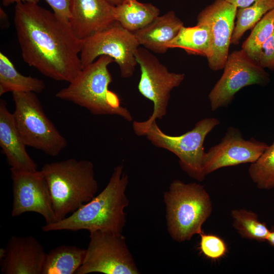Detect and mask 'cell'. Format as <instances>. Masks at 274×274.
<instances>
[{"instance_id":"6da1fadb","label":"cell","mask_w":274,"mask_h":274,"mask_svg":"<svg viewBox=\"0 0 274 274\" xmlns=\"http://www.w3.org/2000/svg\"><path fill=\"white\" fill-rule=\"evenodd\" d=\"M14 24L24 61L56 81H73L83 69L80 54L83 40L69 22L33 3L20 2Z\"/></svg>"},{"instance_id":"7a4b0ae2","label":"cell","mask_w":274,"mask_h":274,"mask_svg":"<svg viewBox=\"0 0 274 274\" xmlns=\"http://www.w3.org/2000/svg\"><path fill=\"white\" fill-rule=\"evenodd\" d=\"M128 184L123 166H117L99 194L64 219L46 224L42 230H87L89 232L100 230L122 233L126 223L124 209L129 204L125 194Z\"/></svg>"},{"instance_id":"3957f363","label":"cell","mask_w":274,"mask_h":274,"mask_svg":"<svg viewBox=\"0 0 274 274\" xmlns=\"http://www.w3.org/2000/svg\"><path fill=\"white\" fill-rule=\"evenodd\" d=\"M41 171L49 187L56 222L91 200L97 191L90 161L70 158L46 163Z\"/></svg>"},{"instance_id":"277c9868","label":"cell","mask_w":274,"mask_h":274,"mask_svg":"<svg viewBox=\"0 0 274 274\" xmlns=\"http://www.w3.org/2000/svg\"><path fill=\"white\" fill-rule=\"evenodd\" d=\"M113 62L109 56H99L83 68L55 96L84 108L94 115H116L132 121L130 112L121 106L118 96L109 89L113 79L108 67Z\"/></svg>"},{"instance_id":"5b68a950","label":"cell","mask_w":274,"mask_h":274,"mask_svg":"<svg viewBox=\"0 0 274 274\" xmlns=\"http://www.w3.org/2000/svg\"><path fill=\"white\" fill-rule=\"evenodd\" d=\"M163 196L167 229L173 239L185 242L202 233V225L212 211L211 198L202 185L176 180Z\"/></svg>"},{"instance_id":"8992f818","label":"cell","mask_w":274,"mask_h":274,"mask_svg":"<svg viewBox=\"0 0 274 274\" xmlns=\"http://www.w3.org/2000/svg\"><path fill=\"white\" fill-rule=\"evenodd\" d=\"M13 113L17 129L26 146L56 156L67 146L65 138L46 116L36 93L14 92Z\"/></svg>"},{"instance_id":"52a82bcc","label":"cell","mask_w":274,"mask_h":274,"mask_svg":"<svg viewBox=\"0 0 274 274\" xmlns=\"http://www.w3.org/2000/svg\"><path fill=\"white\" fill-rule=\"evenodd\" d=\"M140 65V93L153 104L152 115L146 121H133V130L139 136L145 135L151 125L162 119L167 113L172 90L178 87L185 78L184 74L170 72L148 50L139 47L135 54Z\"/></svg>"},{"instance_id":"ba28073f","label":"cell","mask_w":274,"mask_h":274,"mask_svg":"<svg viewBox=\"0 0 274 274\" xmlns=\"http://www.w3.org/2000/svg\"><path fill=\"white\" fill-rule=\"evenodd\" d=\"M215 117L205 118L198 121L190 131L178 136L168 135L153 122L145 134L155 146L166 149L175 154L180 165L190 177L202 181L206 177L203 161L206 152L203 143L208 134L220 124Z\"/></svg>"},{"instance_id":"9c48e42d","label":"cell","mask_w":274,"mask_h":274,"mask_svg":"<svg viewBox=\"0 0 274 274\" xmlns=\"http://www.w3.org/2000/svg\"><path fill=\"white\" fill-rule=\"evenodd\" d=\"M140 46L134 35L115 21L83 40L80 54L82 68L97 57L107 55L118 64L121 77L129 78L138 64L135 54Z\"/></svg>"},{"instance_id":"30bf717a","label":"cell","mask_w":274,"mask_h":274,"mask_svg":"<svg viewBox=\"0 0 274 274\" xmlns=\"http://www.w3.org/2000/svg\"><path fill=\"white\" fill-rule=\"evenodd\" d=\"M89 237L83 262L76 274L140 273L122 233L97 230L90 232Z\"/></svg>"},{"instance_id":"8fae6325","label":"cell","mask_w":274,"mask_h":274,"mask_svg":"<svg viewBox=\"0 0 274 274\" xmlns=\"http://www.w3.org/2000/svg\"><path fill=\"white\" fill-rule=\"evenodd\" d=\"M223 68L221 77L209 94L212 111L227 107L242 88L265 85L269 81L268 73L242 49L229 54Z\"/></svg>"},{"instance_id":"7c38bea8","label":"cell","mask_w":274,"mask_h":274,"mask_svg":"<svg viewBox=\"0 0 274 274\" xmlns=\"http://www.w3.org/2000/svg\"><path fill=\"white\" fill-rule=\"evenodd\" d=\"M268 145L253 138L245 140L239 129L229 127L220 142L206 152L203 169L206 176L228 166L256 161Z\"/></svg>"},{"instance_id":"4fadbf2b","label":"cell","mask_w":274,"mask_h":274,"mask_svg":"<svg viewBox=\"0 0 274 274\" xmlns=\"http://www.w3.org/2000/svg\"><path fill=\"white\" fill-rule=\"evenodd\" d=\"M13 181L12 216L26 212L42 216L46 224L56 222L52 198L46 180L40 170L11 173Z\"/></svg>"},{"instance_id":"5bb4252c","label":"cell","mask_w":274,"mask_h":274,"mask_svg":"<svg viewBox=\"0 0 274 274\" xmlns=\"http://www.w3.org/2000/svg\"><path fill=\"white\" fill-rule=\"evenodd\" d=\"M237 8L226 0H215L198 15L197 22L208 25L211 39V49L207 58L210 68L223 69L229 55Z\"/></svg>"},{"instance_id":"9a60e30c","label":"cell","mask_w":274,"mask_h":274,"mask_svg":"<svg viewBox=\"0 0 274 274\" xmlns=\"http://www.w3.org/2000/svg\"><path fill=\"white\" fill-rule=\"evenodd\" d=\"M46 253L33 236H12L1 249V270L4 274H42Z\"/></svg>"},{"instance_id":"2e32d148","label":"cell","mask_w":274,"mask_h":274,"mask_svg":"<svg viewBox=\"0 0 274 274\" xmlns=\"http://www.w3.org/2000/svg\"><path fill=\"white\" fill-rule=\"evenodd\" d=\"M115 7L108 0H71L69 23L84 40L115 21Z\"/></svg>"},{"instance_id":"e0dca14e","label":"cell","mask_w":274,"mask_h":274,"mask_svg":"<svg viewBox=\"0 0 274 274\" xmlns=\"http://www.w3.org/2000/svg\"><path fill=\"white\" fill-rule=\"evenodd\" d=\"M0 146L11 173L33 172L38 165L28 154L16 127L13 113L4 99L0 101Z\"/></svg>"},{"instance_id":"ac0fdd59","label":"cell","mask_w":274,"mask_h":274,"mask_svg":"<svg viewBox=\"0 0 274 274\" xmlns=\"http://www.w3.org/2000/svg\"><path fill=\"white\" fill-rule=\"evenodd\" d=\"M183 22L173 11L158 16L144 27L132 32L140 45L156 53H164L167 45L178 34Z\"/></svg>"},{"instance_id":"d6986e66","label":"cell","mask_w":274,"mask_h":274,"mask_svg":"<svg viewBox=\"0 0 274 274\" xmlns=\"http://www.w3.org/2000/svg\"><path fill=\"white\" fill-rule=\"evenodd\" d=\"M159 14L155 6L138 0H124L115 7V20L131 32L144 27Z\"/></svg>"},{"instance_id":"ffe728a7","label":"cell","mask_w":274,"mask_h":274,"mask_svg":"<svg viewBox=\"0 0 274 274\" xmlns=\"http://www.w3.org/2000/svg\"><path fill=\"white\" fill-rule=\"evenodd\" d=\"M86 249L62 245L46 253L42 274L76 273L82 265Z\"/></svg>"},{"instance_id":"44dd1931","label":"cell","mask_w":274,"mask_h":274,"mask_svg":"<svg viewBox=\"0 0 274 274\" xmlns=\"http://www.w3.org/2000/svg\"><path fill=\"white\" fill-rule=\"evenodd\" d=\"M45 88L44 82L37 78L21 74L10 59L0 52V95L7 92L41 93Z\"/></svg>"},{"instance_id":"7402d4cb","label":"cell","mask_w":274,"mask_h":274,"mask_svg":"<svg viewBox=\"0 0 274 274\" xmlns=\"http://www.w3.org/2000/svg\"><path fill=\"white\" fill-rule=\"evenodd\" d=\"M168 49H183L189 54L208 58L211 52V39L207 24L197 22L192 27L183 26L177 36L167 45Z\"/></svg>"},{"instance_id":"603a6c76","label":"cell","mask_w":274,"mask_h":274,"mask_svg":"<svg viewBox=\"0 0 274 274\" xmlns=\"http://www.w3.org/2000/svg\"><path fill=\"white\" fill-rule=\"evenodd\" d=\"M274 9V0H257L251 6L237 9L231 44L237 45L245 32L252 29L269 11Z\"/></svg>"},{"instance_id":"cb8c5ba5","label":"cell","mask_w":274,"mask_h":274,"mask_svg":"<svg viewBox=\"0 0 274 274\" xmlns=\"http://www.w3.org/2000/svg\"><path fill=\"white\" fill-rule=\"evenodd\" d=\"M233 226L238 233L246 238L266 241L270 229L265 223L259 220L257 215L245 209H235L231 212Z\"/></svg>"},{"instance_id":"d4e9b609","label":"cell","mask_w":274,"mask_h":274,"mask_svg":"<svg viewBox=\"0 0 274 274\" xmlns=\"http://www.w3.org/2000/svg\"><path fill=\"white\" fill-rule=\"evenodd\" d=\"M274 31V9L267 13L255 24L242 45L243 50L253 60L258 62L263 44Z\"/></svg>"},{"instance_id":"484cf974","label":"cell","mask_w":274,"mask_h":274,"mask_svg":"<svg viewBox=\"0 0 274 274\" xmlns=\"http://www.w3.org/2000/svg\"><path fill=\"white\" fill-rule=\"evenodd\" d=\"M252 181L261 189L274 188V141L249 168Z\"/></svg>"},{"instance_id":"4316f807","label":"cell","mask_w":274,"mask_h":274,"mask_svg":"<svg viewBox=\"0 0 274 274\" xmlns=\"http://www.w3.org/2000/svg\"><path fill=\"white\" fill-rule=\"evenodd\" d=\"M200 235L199 249L206 257L215 260L222 258L226 254L227 252V245L220 237L203 233Z\"/></svg>"},{"instance_id":"83f0119b","label":"cell","mask_w":274,"mask_h":274,"mask_svg":"<svg viewBox=\"0 0 274 274\" xmlns=\"http://www.w3.org/2000/svg\"><path fill=\"white\" fill-rule=\"evenodd\" d=\"M258 63L263 68L274 70V31L263 44Z\"/></svg>"},{"instance_id":"f1b7e54d","label":"cell","mask_w":274,"mask_h":274,"mask_svg":"<svg viewBox=\"0 0 274 274\" xmlns=\"http://www.w3.org/2000/svg\"><path fill=\"white\" fill-rule=\"evenodd\" d=\"M56 15L69 22L71 0H45Z\"/></svg>"},{"instance_id":"f546056e","label":"cell","mask_w":274,"mask_h":274,"mask_svg":"<svg viewBox=\"0 0 274 274\" xmlns=\"http://www.w3.org/2000/svg\"><path fill=\"white\" fill-rule=\"evenodd\" d=\"M237 9L245 8L251 6L257 0H226Z\"/></svg>"},{"instance_id":"4dcf8cb0","label":"cell","mask_w":274,"mask_h":274,"mask_svg":"<svg viewBox=\"0 0 274 274\" xmlns=\"http://www.w3.org/2000/svg\"><path fill=\"white\" fill-rule=\"evenodd\" d=\"M40 0H3L2 4L4 6L8 7L13 4H17L20 2L33 3L38 4Z\"/></svg>"},{"instance_id":"1f68e13d","label":"cell","mask_w":274,"mask_h":274,"mask_svg":"<svg viewBox=\"0 0 274 274\" xmlns=\"http://www.w3.org/2000/svg\"><path fill=\"white\" fill-rule=\"evenodd\" d=\"M266 241L271 246L274 247V228L270 229V232L266 239Z\"/></svg>"},{"instance_id":"d6a6232c","label":"cell","mask_w":274,"mask_h":274,"mask_svg":"<svg viewBox=\"0 0 274 274\" xmlns=\"http://www.w3.org/2000/svg\"><path fill=\"white\" fill-rule=\"evenodd\" d=\"M112 5L117 6L120 4L124 0H108Z\"/></svg>"}]
</instances>
